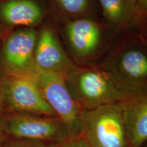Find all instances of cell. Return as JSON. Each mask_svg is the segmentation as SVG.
Listing matches in <instances>:
<instances>
[{"label": "cell", "instance_id": "obj_1", "mask_svg": "<svg viewBox=\"0 0 147 147\" xmlns=\"http://www.w3.org/2000/svg\"><path fill=\"white\" fill-rule=\"evenodd\" d=\"M102 69L127 97L147 92V42L135 34L115 48Z\"/></svg>", "mask_w": 147, "mask_h": 147}, {"label": "cell", "instance_id": "obj_2", "mask_svg": "<svg viewBox=\"0 0 147 147\" xmlns=\"http://www.w3.org/2000/svg\"><path fill=\"white\" fill-rule=\"evenodd\" d=\"M73 98L82 110H91L127 98L103 69L74 67L65 78Z\"/></svg>", "mask_w": 147, "mask_h": 147}, {"label": "cell", "instance_id": "obj_3", "mask_svg": "<svg viewBox=\"0 0 147 147\" xmlns=\"http://www.w3.org/2000/svg\"><path fill=\"white\" fill-rule=\"evenodd\" d=\"M81 136L91 147H129L123 102L82 110Z\"/></svg>", "mask_w": 147, "mask_h": 147}, {"label": "cell", "instance_id": "obj_4", "mask_svg": "<svg viewBox=\"0 0 147 147\" xmlns=\"http://www.w3.org/2000/svg\"><path fill=\"white\" fill-rule=\"evenodd\" d=\"M1 131L11 139L47 144L61 142L69 138L65 124L57 116L17 114L1 124Z\"/></svg>", "mask_w": 147, "mask_h": 147}, {"label": "cell", "instance_id": "obj_5", "mask_svg": "<svg viewBox=\"0 0 147 147\" xmlns=\"http://www.w3.org/2000/svg\"><path fill=\"white\" fill-rule=\"evenodd\" d=\"M36 79L44 98L65 124L69 138L81 136L82 110L73 98L65 78L54 72H38Z\"/></svg>", "mask_w": 147, "mask_h": 147}, {"label": "cell", "instance_id": "obj_6", "mask_svg": "<svg viewBox=\"0 0 147 147\" xmlns=\"http://www.w3.org/2000/svg\"><path fill=\"white\" fill-rule=\"evenodd\" d=\"M3 100L8 107L19 114L56 116L44 98L36 76H18L11 79L3 89Z\"/></svg>", "mask_w": 147, "mask_h": 147}, {"label": "cell", "instance_id": "obj_7", "mask_svg": "<svg viewBox=\"0 0 147 147\" xmlns=\"http://www.w3.org/2000/svg\"><path fill=\"white\" fill-rule=\"evenodd\" d=\"M37 73L54 72L65 78L75 67L64 52L54 33L50 29L42 30L37 39L34 53Z\"/></svg>", "mask_w": 147, "mask_h": 147}, {"label": "cell", "instance_id": "obj_8", "mask_svg": "<svg viewBox=\"0 0 147 147\" xmlns=\"http://www.w3.org/2000/svg\"><path fill=\"white\" fill-rule=\"evenodd\" d=\"M65 34L71 51L79 58H86L94 54L102 38L99 24L84 17L69 21L66 25Z\"/></svg>", "mask_w": 147, "mask_h": 147}, {"label": "cell", "instance_id": "obj_9", "mask_svg": "<svg viewBox=\"0 0 147 147\" xmlns=\"http://www.w3.org/2000/svg\"><path fill=\"white\" fill-rule=\"evenodd\" d=\"M123 119L129 147H140L147 141V92L123 101Z\"/></svg>", "mask_w": 147, "mask_h": 147}, {"label": "cell", "instance_id": "obj_10", "mask_svg": "<svg viewBox=\"0 0 147 147\" xmlns=\"http://www.w3.org/2000/svg\"><path fill=\"white\" fill-rule=\"evenodd\" d=\"M36 42L37 34L33 29L14 33L5 42L4 56L7 63L14 68L28 70L34 65Z\"/></svg>", "mask_w": 147, "mask_h": 147}, {"label": "cell", "instance_id": "obj_11", "mask_svg": "<svg viewBox=\"0 0 147 147\" xmlns=\"http://www.w3.org/2000/svg\"><path fill=\"white\" fill-rule=\"evenodd\" d=\"M107 21L121 29H138L143 18L138 10L136 0H99Z\"/></svg>", "mask_w": 147, "mask_h": 147}, {"label": "cell", "instance_id": "obj_12", "mask_svg": "<svg viewBox=\"0 0 147 147\" xmlns=\"http://www.w3.org/2000/svg\"><path fill=\"white\" fill-rule=\"evenodd\" d=\"M1 14L10 25L31 26L40 21L42 10L35 0H10L1 5Z\"/></svg>", "mask_w": 147, "mask_h": 147}, {"label": "cell", "instance_id": "obj_13", "mask_svg": "<svg viewBox=\"0 0 147 147\" xmlns=\"http://www.w3.org/2000/svg\"><path fill=\"white\" fill-rule=\"evenodd\" d=\"M57 6L71 17L80 18L89 10L91 0H55Z\"/></svg>", "mask_w": 147, "mask_h": 147}, {"label": "cell", "instance_id": "obj_14", "mask_svg": "<svg viewBox=\"0 0 147 147\" xmlns=\"http://www.w3.org/2000/svg\"><path fill=\"white\" fill-rule=\"evenodd\" d=\"M47 147H91L82 136L68 138L61 142L48 144Z\"/></svg>", "mask_w": 147, "mask_h": 147}, {"label": "cell", "instance_id": "obj_15", "mask_svg": "<svg viewBox=\"0 0 147 147\" xmlns=\"http://www.w3.org/2000/svg\"><path fill=\"white\" fill-rule=\"evenodd\" d=\"M47 146L48 144L45 143L14 139L0 144V147H47Z\"/></svg>", "mask_w": 147, "mask_h": 147}, {"label": "cell", "instance_id": "obj_16", "mask_svg": "<svg viewBox=\"0 0 147 147\" xmlns=\"http://www.w3.org/2000/svg\"><path fill=\"white\" fill-rule=\"evenodd\" d=\"M138 12L143 19H147V0H136Z\"/></svg>", "mask_w": 147, "mask_h": 147}, {"label": "cell", "instance_id": "obj_17", "mask_svg": "<svg viewBox=\"0 0 147 147\" xmlns=\"http://www.w3.org/2000/svg\"><path fill=\"white\" fill-rule=\"evenodd\" d=\"M138 31L140 36L147 42V19L143 20Z\"/></svg>", "mask_w": 147, "mask_h": 147}, {"label": "cell", "instance_id": "obj_18", "mask_svg": "<svg viewBox=\"0 0 147 147\" xmlns=\"http://www.w3.org/2000/svg\"><path fill=\"white\" fill-rule=\"evenodd\" d=\"M0 131H1V129H0Z\"/></svg>", "mask_w": 147, "mask_h": 147}]
</instances>
